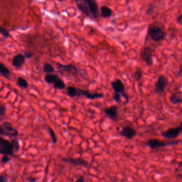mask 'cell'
I'll return each instance as SVG.
<instances>
[{
  "mask_svg": "<svg viewBox=\"0 0 182 182\" xmlns=\"http://www.w3.org/2000/svg\"><path fill=\"white\" fill-rule=\"evenodd\" d=\"M147 33L150 38L154 42H161L165 38V32L163 28L157 25H153L148 28Z\"/></svg>",
  "mask_w": 182,
  "mask_h": 182,
  "instance_id": "obj_1",
  "label": "cell"
},
{
  "mask_svg": "<svg viewBox=\"0 0 182 182\" xmlns=\"http://www.w3.org/2000/svg\"><path fill=\"white\" fill-rule=\"evenodd\" d=\"M0 133L1 135L7 136L10 138H15L19 135L18 130L13 127L12 123L4 121L0 126Z\"/></svg>",
  "mask_w": 182,
  "mask_h": 182,
  "instance_id": "obj_2",
  "label": "cell"
},
{
  "mask_svg": "<svg viewBox=\"0 0 182 182\" xmlns=\"http://www.w3.org/2000/svg\"><path fill=\"white\" fill-rule=\"evenodd\" d=\"M139 55L142 60H143L147 66L149 67L153 66V51L150 47L144 46L141 49Z\"/></svg>",
  "mask_w": 182,
  "mask_h": 182,
  "instance_id": "obj_3",
  "label": "cell"
},
{
  "mask_svg": "<svg viewBox=\"0 0 182 182\" xmlns=\"http://www.w3.org/2000/svg\"><path fill=\"white\" fill-rule=\"evenodd\" d=\"M111 86L113 90H114L115 94H118L120 95L122 97L124 98L126 102L127 103L129 101V98L127 94L125 92V86L120 79H116L112 81L111 83Z\"/></svg>",
  "mask_w": 182,
  "mask_h": 182,
  "instance_id": "obj_4",
  "label": "cell"
},
{
  "mask_svg": "<svg viewBox=\"0 0 182 182\" xmlns=\"http://www.w3.org/2000/svg\"><path fill=\"white\" fill-rule=\"evenodd\" d=\"M169 84L168 79L164 75L159 76L158 80L154 85V91L156 94L161 95L165 91L166 88Z\"/></svg>",
  "mask_w": 182,
  "mask_h": 182,
  "instance_id": "obj_5",
  "label": "cell"
},
{
  "mask_svg": "<svg viewBox=\"0 0 182 182\" xmlns=\"http://www.w3.org/2000/svg\"><path fill=\"white\" fill-rule=\"evenodd\" d=\"M14 148L13 144L11 141L4 138H1V147L0 153L2 155L8 156H14Z\"/></svg>",
  "mask_w": 182,
  "mask_h": 182,
  "instance_id": "obj_6",
  "label": "cell"
},
{
  "mask_svg": "<svg viewBox=\"0 0 182 182\" xmlns=\"http://www.w3.org/2000/svg\"><path fill=\"white\" fill-rule=\"evenodd\" d=\"M179 141H173L171 142H164L157 139H151L147 142V145L152 149L161 148L163 147L178 144Z\"/></svg>",
  "mask_w": 182,
  "mask_h": 182,
  "instance_id": "obj_7",
  "label": "cell"
},
{
  "mask_svg": "<svg viewBox=\"0 0 182 182\" xmlns=\"http://www.w3.org/2000/svg\"><path fill=\"white\" fill-rule=\"evenodd\" d=\"M58 71L60 72V73L68 74L73 75L74 77H77L78 73L77 68L72 64H63L56 63Z\"/></svg>",
  "mask_w": 182,
  "mask_h": 182,
  "instance_id": "obj_8",
  "label": "cell"
},
{
  "mask_svg": "<svg viewBox=\"0 0 182 182\" xmlns=\"http://www.w3.org/2000/svg\"><path fill=\"white\" fill-rule=\"evenodd\" d=\"M62 161L65 163H68L74 166H81V167H86L88 166V162L84 159L83 158H72V157H65L62 159Z\"/></svg>",
  "mask_w": 182,
  "mask_h": 182,
  "instance_id": "obj_9",
  "label": "cell"
},
{
  "mask_svg": "<svg viewBox=\"0 0 182 182\" xmlns=\"http://www.w3.org/2000/svg\"><path fill=\"white\" fill-rule=\"evenodd\" d=\"M119 108L116 105H112L104 110V113L108 118L113 121H117L119 119Z\"/></svg>",
  "mask_w": 182,
  "mask_h": 182,
  "instance_id": "obj_10",
  "label": "cell"
},
{
  "mask_svg": "<svg viewBox=\"0 0 182 182\" xmlns=\"http://www.w3.org/2000/svg\"><path fill=\"white\" fill-rule=\"evenodd\" d=\"M85 1L88 6L90 14L92 17V20L97 21L100 13L97 3L95 1L92 0H85Z\"/></svg>",
  "mask_w": 182,
  "mask_h": 182,
  "instance_id": "obj_11",
  "label": "cell"
},
{
  "mask_svg": "<svg viewBox=\"0 0 182 182\" xmlns=\"http://www.w3.org/2000/svg\"><path fill=\"white\" fill-rule=\"evenodd\" d=\"M77 96H85L86 97L90 100H95L96 98H101L104 97L103 93L99 92H90L88 90H83L81 89L77 88Z\"/></svg>",
  "mask_w": 182,
  "mask_h": 182,
  "instance_id": "obj_12",
  "label": "cell"
},
{
  "mask_svg": "<svg viewBox=\"0 0 182 182\" xmlns=\"http://www.w3.org/2000/svg\"><path fill=\"white\" fill-rule=\"evenodd\" d=\"M182 132V130L180 129L179 127L176 128H170L167 129L166 131L162 132L161 135L167 139H175L179 136Z\"/></svg>",
  "mask_w": 182,
  "mask_h": 182,
  "instance_id": "obj_13",
  "label": "cell"
},
{
  "mask_svg": "<svg viewBox=\"0 0 182 182\" xmlns=\"http://www.w3.org/2000/svg\"><path fill=\"white\" fill-rule=\"evenodd\" d=\"M120 135L127 139H133L137 135V132L132 126L126 125L122 128L120 133Z\"/></svg>",
  "mask_w": 182,
  "mask_h": 182,
  "instance_id": "obj_14",
  "label": "cell"
},
{
  "mask_svg": "<svg viewBox=\"0 0 182 182\" xmlns=\"http://www.w3.org/2000/svg\"><path fill=\"white\" fill-rule=\"evenodd\" d=\"M77 7L80 12L85 15L86 17L90 18V19H92L91 15L90 14L88 4H86V2L84 1H78L77 2Z\"/></svg>",
  "mask_w": 182,
  "mask_h": 182,
  "instance_id": "obj_15",
  "label": "cell"
},
{
  "mask_svg": "<svg viewBox=\"0 0 182 182\" xmlns=\"http://www.w3.org/2000/svg\"><path fill=\"white\" fill-rule=\"evenodd\" d=\"M25 62L24 55L21 54H18L13 57L12 59V65L16 68H19L23 66Z\"/></svg>",
  "mask_w": 182,
  "mask_h": 182,
  "instance_id": "obj_16",
  "label": "cell"
},
{
  "mask_svg": "<svg viewBox=\"0 0 182 182\" xmlns=\"http://www.w3.org/2000/svg\"><path fill=\"white\" fill-rule=\"evenodd\" d=\"M0 74L3 77L6 79H10L11 77V71L9 69L7 68L2 63H0Z\"/></svg>",
  "mask_w": 182,
  "mask_h": 182,
  "instance_id": "obj_17",
  "label": "cell"
},
{
  "mask_svg": "<svg viewBox=\"0 0 182 182\" xmlns=\"http://www.w3.org/2000/svg\"><path fill=\"white\" fill-rule=\"evenodd\" d=\"M100 11L101 16L104 18H109L112 15V10L107 6H101L100 8Z\"/></svg>",
  "mask_w": 182,
  "mask_h": 182,
  "instance_id": "obj_18",
  "label": "cell"
},
{
  "mask_svg": "<svg viewBox=\"0 0 182 182\" xmlns=\"http://www.w3.org/2000/svg\"><path fill=\"white\" fill-rule=\"evenodd\" d=\"M169 101L173 105L182 103V98L176 92H174L171 95L169 98Z\"/></svg>",
  "mask_w": 182,
  "mask_h": 182,
  "instance_id": "obj_19",
  "label": "cell"
},
{
  "mask_svg": "<svg viewBox=\"0 0 182 182\" xmlns=\"http://www.w3.org/2000/svg\"><path fill=\"white\" fill-rule=\"evenodd\" d=\"M58 76L54 74H45L44 77V80L45 82L48 84H54V82L58 79Z\"/></svg>",
  "mask_w": 182,
  "mask_h": 182,
  "instance_id": "obj_20",
  "label": "cell"
},
{
  "mask_svg": "<svg viewBox=\"0 0 182 182\" xmlns=\"http://www.w3.org/2000/svg\"><path fill=\"white\" fill-rule=\"evenodd\" d=\"M16 85L19 88L23 89L27 88L29 86V84L26 80L21 77H17Z\"/></svg>",
  "mask_w": 182,
  "mask_h": 182,
  "instance_id": "obj_21",
  "label": "cell"
},
{
  "mask_svg": "<svg viewBox=\"0 0 182 182\" xmlns=\"http://www.w3.org/2000/svg\"><path fill=\"white\" fill-rule=\"evenodd\" d=\"M54 88L55 89H58V90H62L65 88L66 87V84L64 82V81L61 78H58L56 81L54 82Z\"/></svg>",
  "mask_w": 182,
  "mask_h": 182,
  "instance_id": "obj_22",
  "label": "cell"
},
{
  "mask_svg": "<svg viewBox=\"0 0 182 182\" xmlns=\"http://www.w3.org/2000/svg\"><path fill=\"white\" fill-rule=\"evenodd\" d=\"M77 88L73 86H68L66 90L68 96L72 98L77 96Z\"/></svg>",
  "mask_w": 182,
  "mask_h": 182,
  "instance_id": "obj_23",
  "label": "cell"
},
{
  "mask_svg": "<svg viewBox=\"0 0 182 182\" xmlns=\"http://www.w3.org/2000/svg\"><path fill=\"white\" fill-rule=\"evenodd\" d=\"M43 71L45 74H53L55 71V70L52 65L48 63H46L43 65Z\"/></svg>",
  "mask_w": 182,
  "mask_h": 182,
  "instance_id": "obj_24",
  "label": "cell"
},
{
  "mask_svg": "<svg viewBox=\"0 0 182 182\" xmlns=\"http://www.w3.org/2000/svg\"><path fill=\"white\" fill-rule=\"evenodd\" d=\"M48 131L49 133V136L51 137V138L52 139V142H53L54 144H56L57 142V138L56 133H54V130L51 128L50 127L48 126Z\"/></svg>",
  "mask_w": 182,
  "mask_h": 182,
  "instance_id": "obj_25",
  "label": "cell"
},
{
  "mask_svg": "<svg viewBox=\"0 0 182 182\" xmlns=\"http://www.w3.org/2000/svg\"><path fill=\"white\" fill-rule=\"evenodd\" d=\"M11 142H12V143L13 144L15 153H17V152H18L20 150V149H21V145H20L18 139H17L16 138H13V139H12Z\"/></svg>",
  "mask_w": 182,
  "mask_h": 182,
  "instance_id": "obj_26",
  "label": "cell"
},
{
  "mask_svg": "<svg viewBox=\"0 0 182 182\" xmlns=\"http://www.w3.org/2000/svg\"><path fill=\"white\" fill-rule=\"evenodd\" d=\"M133 76L136 81L139 82L143 77V72L140 69H137L134 72Z\"/></svg>",
  "mask_w": 182,
  "mask_h": 182,
  "instance_id": "obj_27",
  "label": "cell"
},
{
  "mask_svg": "<svg viewBox=\"0 0 182 182\" xmlns=\"http://www.w3.org/2000/svg\"><path fill=\"white\" fill-rule=\"evenodd\" d=\"M0 33L5 39H7L10 37V34L9 31L6 28H3V27H1L0 28Z\"/></svg>",
  "mask_w": 182,
  "mask_h": 182,
  "instance_id": "obj_28",
  "label": "cell"
},
{
  "mask_svg": "<svg viewBox=\"0 0 182 182\" xmlns=\"http://www.w3.org/2000/svg\"><path fill=\"white\" fill-rule=\"evenodd\" d=\"M154 8H155V6H154V4H151V5L148 6V8L147 9L146 13L148 15H151L154 12Z\"/></svg>",
  "mask_w": 182,
  "mask_h": 182,
  "instance_id": "obj_29",
  "label": "cell"
},
{
  "mask_svg": "<svg viewBox=\"0 0 182 182\" xmlns=\"http://www.w3.org/2000/svg\"><path fill=\"white\" fill-rule=\"evenodd\" d=\"M10 158L8 156L6 155H3L2 158L1 159V162L2 164H6L8 163V162L10 161Z\"/></svg>",
  "mask_w": 182,
  "mask_h": 182,
  "instance_id": "obj_30",
  "label": "cell"
},
{
  "mask_svg": "<svg viewBox=\"0 0 182 182\" xmlns=\"http://www.w3.org/2000/svg\"><path fill=\"white\" fill-rule=\"evenodd\" d=\"M121 97L120 95L118 94H114L113 96V100H114L116 103H120L121 101Z\"/></svg>",
  "mask_w": 182,
  "mask_h": 182,
  "instance_id": "obj_31",
  "label": "cell"
},
{
  "mask_svg": "<svg viewBox=\"0 0 182 182\" xmlns=\"http://www.w3.org/2000/svg\"><path fill=\"white\" fill-rule=\"evenodd\" d=\"M6 107L4 105H1L0 106V115L1 117H4L6 114Z\"/></svg>",
  "mask_w": 182,
  "mask_h": 182,
  "instance_id": "obj_32",
  "label": "cell"
},
{
  "mask_svg": "<svg viewBox=\"0 0 182 182\" xmlns=\"http://www.w3.org/2000/svg\"><path fill=\"white\" fill-rule=\"evenodd\" d=\"M0 182H9V177L6 174H2L0 176Z\"/></svg>",
  "mask_w": 182,
  "mask_h": 182,
  "instance_id": "obj_33",
  "label": "cell"
},
{
  "mask_svg": "<svg viewBox=\"0 0 182 182\" xmlns=\"http://www.w3.org/2000/svg\"><path fill=\"white\" fill-rule=\"evenodd\" d=\"M24 55L25 58H26V59H30V58H32L33 57V56H34V54L33 53H31V52H30V51H25L24 54Z\"/></svg>",
  "mask_w": 182,
  "mask_h": 182,
  "instance_id": "obj_34",
  "label": "cell"
},
{
  "mask_svg": "<svg viewBox=\"0 0 182 182\" xmlns=\"http://www.w3.org/2000/svg\"><path fill=\"white\" fill-rule=\"evenodd\" d=\"M26 179L27 181L29 182H36V178L34 177H27Z\"/></svg>",
  "mask_w": 182,
  "mask_h": 182,
  "instance_id": "obj_35",
  "label": "cell"
},
{
  "mask_svg": "<svg viewBox=\"0 0 182 182\" xmlns=\"http://www.w3.org/2000/svg\"><path fill=\"white\" fill-rule=\"evenodd\" d=\"M177 23L178 24H182V13L178 16L177 18Z\"/></svg>",
  "mask_w": 182,
  "mask_h": 182,
  "instance_id": "obj_36",
  "label": "cell"
},
{
  "mask_svg": "<svg viewBox=\"0 0 182 182\" xmlns=\"http://www.w3.org/2000/svg\"><path fill=\"white\" fill-rule=\"evenodd\" d=\"M75 182H85V178L83 176H80L78 179L75 180Z\"/></svg>",
  "mask_w": 182,
  "mask_h": 182,
  "instance_id": "obj_37",
  "label": "cell"
},
{
  "mask_svg": "<svg viewBox=\"0 0 182 182\" xmlns=\"http://www.w3.org/2000/svg\"><path fill=\"white\" fill-rule=\"evenodd\" d=\"M179 127L180 128V129L182 130V120H181V121H180V124L179 125Z\"/></svg>",
  "mask_w": 182,
  "mask_h": 182,
  "instance_id": "obj_38",
  "label": "cell"
},
{
  "mask_svg": "<svg viewBox=\"0 0 182 182\" xmlns=\"http://www.w3.org/2000/svg\"><path fill=\"white\" fill-rule=\"evenodd\" d=\"M177 178H180L182 180V174L178 175L177 176Z\"/></svg>",
  "mask_w": 182,
  "mask_h": 182,
  "instance_id": "obj_39",
  "label": "cell"
}]
</instances>
